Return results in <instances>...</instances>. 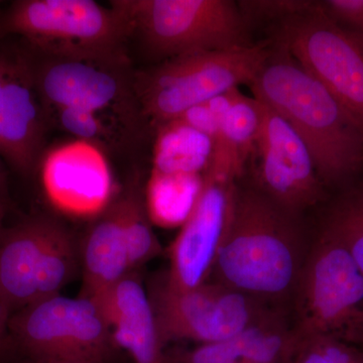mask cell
I'll use <instances>...</instances> for the list:
<instances>
[{
	"mask_svg": "<svg viewBox=\"0 0 363 363\" xmlns=\"http://www.w3.org/2000/svg\"><path fill=\"white\" fill-rule=\"evenodd\" d=\"M311 242L302 217L274 204L255 186L238 182L209 281L289 312Z\"/></svg>",
	"mask_w": 363,
	"mask_h": 363,
	"instance_id": "cell-1",
	"label": "cell"
},
{
	"mask_svg": "<svg viewBox=\"0 0 363 363\" xmlns=\"http://www.w3.org/2000/svg\"><path fill=\"white\" fill-rule=\"evenodd\" d=\"M250 87L302 138L324 184L339 183L357 171L363 160V126L283 45L271 49Z\"/></svg>",
	"mask_w": 363,
	"mask_h": 363,
	"instance_id": "cell-2",
	"label": "cell"
},
{
	"mask_svg": "<svg viewBox=\"0 0 363 363\" xmlns=\"http://www.w3.org/2000/svg\"><path fill=\"white\" fill-rule=\"evenodd\" d=\"M20 37L54 58L124 61L130 37L116 7L92 0H16L0 13V38Z\"/></svg>",
	"mask_w": 363,
	"mask_h": 363,
	"instance_id": "cell-3",
	"label": "cell"
},
{
	"mask_svg": "<svg viewBox=\"0 0 363 363\" xmlns=\"http://www.w3.org/2000/svg\"><path fill=\"white\" fill-rule=\"evenodd\" d=\"M269 51L267 45L250 44L167 60L135 77L140 114L160 126L217 95L250 85Z\"/></svg>",
	"mask_w": 363,
	"mask_h": 363,
	"instance_id": "cell-4",
	"label": "cell"
},
{
	"mask_svg": "<svg viewBox=\"0 0 363 363\" xmlns=\"http://www.w3.org/2000/svg\"><path fill=\"white\" fill-rule=\"evenodd\" d=\"M298 337L363 344V274L345 247L320 228L292 305Z\"/></svg>",
	"mask_w": 363,
	"mask_h": 363,
	"instance_id": "cell-5",
	"label": "cell"
},
{
	"mask_svg": "<svg viewBox=\"0 0 363 363\" xmlns=\"http://www.w3.org/2000/svg\"><path fill=\"white\" fill-rule=\"evenodd\" d=\"M131 35L167 60L250 45L240 7L229 0H114Z\"/></svg>",
	"mask_w": 363,
	"mask_h": 363,
	"instance_id": "cell-6",
	"label": "cell"
},
{
	"mask_svg": "<svg viewBox=\"0 0 363 363\" xmlns=\"http://www.w3.org/2000/svg\"><path fill=\"white\" fill-rule=\"evenodd\" d=\"M9 335L39 363H104L114 346L111 328L91 298L61 294L13 313Z\"/></svg>",
	"mask_w": 363,
	"mask_h": 363,
	"instance_id": "cell-7",
	"label": "cell"
},
{
	"mask_svg": "<svg viewBox=\"0 0 363 363\" xmlns=\"http://www.w3.org/2000/svg\"><path fill=\"white\" fill-rule=\"evenodd\" d=\"M45 116L64 108L96 112L130 125L140 112L135 78L124 61L54 58L26 45L21 49Z\"/></svg>",
	"mask_w": 363,
	"mask_h": 363,
	"instance_id": "cell-8",
	"label": "cell"
},
{
	"mask_svg": "<svg viewBox=\"0 0 363 363\" xmlns=\"http://www.w3.org/2000/svg\"><path fill=\"white\" fill-rule=\"evenodd\" d=\"M279 44L363 126V37L329 18L321 4L279 23Z\"/></svg>",
	"mask_w": 363,
	"mask_h": 363,
	"instance_id": "cell-9",
	"label": "cell"
},
{
	"mask_svg": "<svg viewBox=\"0 0 363 363\" xmlns=\"http://www.w3.org/2000/svg\"><path fill=\"white\" fill-rule=\"evenodd\" d=\"M150 298L162 344L181 339L201 344L228 340L281 311L212 281L183 291L164 281Z\"/></svg>",
	"mask_w": 363,
	"mask_h": 363,
	"instance_id": "cell-10",
	"label": "cell"
},
{
	"mask_svg": "<svg viewBox=\"0 0 363 363\" xmlns=\"http://www.w3.org/2000/svg\"><path fill=\"white\" fill-rule=\"evenodd\" d=\"M252 157V185L286 211L302 217L323 199L324 183L307 145L285 119L266 105Z\"/></svg>",
	"mask_w": 363,
	"mask_h": 363,
	"instance_id": "cell-11",
	"label": "cell"
},
{
	"mask_svg": "<svg viewBox=\"0 0 363 363\" xmlns=\"http://www.w3.org/2000/svg\"><path fill=\"white\" fill-rule=\"evenodd\" d=\"M35 171L48 201L69 216H99L113 202L111 164L95 143L74 138L45 150Z\"/></svg>",
	"mask_w": 363,
	"mask_h": 363,
	"instance_id": "cell-12",
	"label": "cell"
},
{
	"mask_svg": "<svg viewBox=\"0 0 363 363\" xmlns=\"http://www.w3.org/2000/svg\"><path fill=\"white\" fill-rule=\"evenodd\" d=\"M238 182L205 172L194 207L171 250L167 285L190 290L207 283L225 235Z\"/></svg>",
	"mask_w": 363,
	"mask_h": 363,
	"instance_id": "cell-13",
	"label": "cell"
},
{
	"mask_svg": "<svg viewBox=\"0 0 363 363\" xmlns=\"http://www.w3.org/2000/svg\"><path fill=\"white\" fill-rule=\"evenodd\" d=\"M48 123L21 49L0 48V157L20 175L35 173Z\"/></svg>",
	"mask_w": 363,
	"mask_h": 363,
	"instance_id": "cell-14",
	"label": "cell"
},
{
	"mask_svg": "<svg viewBox=\"0 0 363 363\" xmlns=\"http://www.w3.org/2000/svg\"><path fill=\"white\" fill-rule=\"evenodd\" d=\"M90 298L106 320L114 346L128 351L135 363H164L152 301L135 274Z\"/></svg>",
	"mask_w": 363,
	"mask_h": 363,
	"instance_id": "cell-15",
	"label": "cell"
},
{
	"mask_svg": "<svg viewBox=\"0 0 363 363\" xmlns=\"http://www.w3.org/2000/svg\"><path fill=\"white\" fill-rule=\"evenodd\" d=\"M59 224L32 217L0 231V298L11 315L35 302L43 257Z\"/></svg>",
	"mask_w": 363,
	"mask_h": 363,
	"instance_id": "cell-16",
	"label": "cell"
},
{
	"mask_svg": "<svg viewBox=\"0 0 363 363\" xmlns=\"http://www.w3.org/2000/svg\"><path fill=\"white\" fill-rule=\"evenodd\" d=\"M83 289L80 297L92 298L131 272L117 198L97 217L83 243Z\"/></svg>",
	"mask_w": 363,
	"mask_h": 363,
	"instance_id": "cell-17",
	"label": "cell"
},
{
	"mask_svg": "<svg viewBox=\"0 0 363 363\" xmlns=\"http://www.w3.org/2000/svg\"><path fill=\"white\" fill-rule=\"evenodd\" d=\"M264 116V105L240 93L222 119L207 171L219 178L238 182L253 156Z\"/></svg>",
	"mask_w": 363,
	"mask_h": 363,
	"instance_id": "cell-18",
	"label": "cell"
},
{
	"mask_svg": "<svg viewBox=\"0 0 363 363\" xmlns=\"http://www.w3.org/2000/svg\"><path fill=\"white\" fill-rule=\"evenodd\" d=\"M213 143L179 121L162 124L152 152V172L162 175L203 176L211 162Z\"/></svg>",
	"mask_w": 363,
	"mask_h": 363,
	"instance_id": "cell-19",
	"label": "cell"
},
{
	"mask_svg": "<svg viewBox=\"0 0 363 363\" xmlns=\"http://www.w3.org/2000/svg\"><path fill=\"white\" fill-rule=\"evenodd\" d=\"M203 176H171L152 172L145 192V209L152 223L181 225L192 211Z\"/></svg>",
	"mask_w": 363,
	"mask_h": 363,
	"instance_id": "cell-20",
	"label": "cell"
},
{
	"mask_svg": "<svg viewBox=\"0 0 363 363\" xmlns=\"http://www.w3.org/2000/svg\"><path fill=\"white\" fill-rule=\"evenodd\" d=\"M288 313L274 311L238 336L241 363H289L298 336Z\"/></svg>",
	"mask_w": 363,
	"mask_h": 363,
	"instance_id": "cell-21",
	"label": "cell"
},
{
	"mask_svg": "<svg viewBox=\"0 0 363 363\" xmlns=\"http://www.w3.org/2000/svg\"><path fill=\"white\" fill-rule=\"evenodd\" d=\"M121 206V224L131 271L154 259L162 252V245L152 230L145 202L135 192L117 198Z\"/></svg>",
	"mask_w": 363,
	"mask_h": 363,
	"instance_id": "cell-22",
	"label": "cell"
},
{
	"mask_svg": "<svg viewBox=\"0 0 363 363\" xmlns=\"http://www.w3.org/2000/svg\"><path fill=\"white\" fill-rule=\"evenodd\" d=\"M321 229L342 243L363 274V190L338 200L325 216Z\"/></svg>",
	"mask_w": 363,
	"mask_h": 363,
	"instance_id": "cell-23",
	"label": "cell"
},
{
	"mask_svg": "<svg viewBox=\"0 0 363 363\" xmlns=\"http://www.w3.org/2000/svg\"><path fill=\"white\" fill-rule=\"evenodd\" d=\"M56 119L60 128L77 140L95 143L102 149L116 142L113 125L116 121L96 112L84 109L64 108L48 114V121Z\"/></svg>",
	"mask_w": 363,
	"mask_h": 363,
	"instance_id": "cell-24",
	"label": "cell"
},
{
	"mask_svg": "<svg viewBox=\"0 0 363 363\" xmlns=\"http://www.w3.org/2000/svg\"><path fill=\"white\" fill-rule=\"evenodd\" d=\"M289 363H363V353L338 339L309 336L298 337Z\"/></svg>",
	"mask_w": 363,
	"mask_h": 363,
	"instance_id": "cell-25",
	"label": "cell"
},
{
	"mask_svg": "<svg viewBox=\"0 0 363 363\" xmlns=\"http://www.w3.org/2000/svg\"><path fill=\"white\" fill-rule=\"evenodd\" d=\"M317 4L309 0H247L238 2V7L245 21H279V23L312 11Z\"/></svg>",
	"mask_w": 363,
	"mask_h": 363,
	"instance_id": "cell-26",
	"label": "cell"
},
{
	"mask_svg": "<svg viewBox=\"0 0 363 363\" xmlns=\"http://www.w3.org/2000/svg\"><path fill=\"white\" fill-rule=\"evenodd\" d=\"M185 363H241L240 347L234 337L200 344L186 354Z\"/></svg>",
	"mask_w": 363,
	"mask_h": 363,
	"instance_id": "cell-27",
	"label": "cell"
},
{
	"mask_svg": "<svg viewBox=\"0 0 363 363\" xmlns=\"http://www.w3.org/2000/svg\"><path fill=\"white\" fill-rule=\"evenodd\" d=\"M320 4L325 13L338 25L350 26L363 37V0H326Z\"/></svg>",
	"mask_w": 363,
	"mask_h": 363,
	"instance_id": "cell-28",
	"label": "cell"
},
{
	"mask_svg": "<svg viewBox=\"0 0 363 363\" xmlns=\"http://www.w3.org/2000/svg\"><path fill=\"white\" fill-rule=\"evenodd\" d=\"M175 121H181L189 128L207 136L212 143L216 140L221 125L220 119L214 113L207 102L191 107Z\"/></svg>",
	"mask_w": 363,
	"mask_h": 363,
	"instance_id": "cell-29",
	"label": "cell"
},
{
	"mask_svg": "<svg viewBox=\"0 0 363 363\" xmlns=\"http://www.w3.org/2000/svg\"><path fill=\"white\" fill-rule=\"evenodd\" d=\"M11 312L0 298V351L6 347L9 337H11V335H9V319H11Z\"/></svg>",
	"mask_w": 363,
	"mask_h": 363,
	"instance_id": "cell-30",
	"label": "cell"
},
{
	"mask_svg": "<svg viewBox=\"0 0 363 363\" xmlns=\"http://www.w3.org/2000/svg\"><path fill=\"white\" fill-rule=\"evenodd\" d=\"M7 195V176L4 160L0 157V197L6 200Z\"/></svg>",
	"mask_w": 363,
	"mask_h": 363,
	"instance_id": "cell-31",
	"label": "cell"
},
{
	"mask_svg": "<svg viewBox=\"0 0 363 363\" xmlns=\"http://www.w3.org/2000/svg\"><path fill=\"white\" fill-rule=\"evenodd\" d=\"M6 215V200L0 197V231L4 229V219Z\"/></svg>",
	"mask_w": 363,
	"mask_h": 363,
	"instance_id": "cell-32",
	"label": "cell"
},
{
	"mask_svg": "<svg viewBox=\"0 0 363 363\" xmlns=\"http://www.w3.org/2000/svg\"><path fill=\"white\" fill-rule=\"evenodd\" d=\"M39 363V362H35ZM42 363H95V362H42Z\"/></svg>",
	"mask_w": 363,
	"mask_h": 363,
	"instance_id": "cell-33",
	"label": "cell"
},
{
	"mask_svg": "<svg viewBox=\"0 0 363 363\" xmlns=\"http://www.w3.org/2000/svg\"><path fill=\"white\" fill-rule=\"evenodd\" d=\"M0 4H1V2H0Z\"/></svg>",
	"mask_w": 363,
	"mask_h": 363,
	"instance_id": "cell-34",
	"label": "cell"
}]
</instances>
